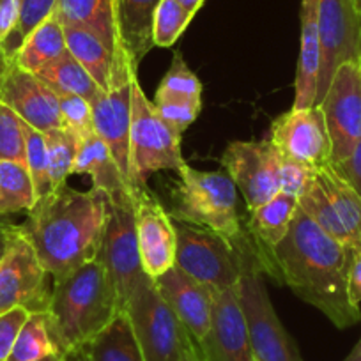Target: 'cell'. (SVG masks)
I'll list each match as a JSON object with an SVG mask.
<instances>
[{"label":"cell","mask_w":361,"mask_h":361,"mask_svg":"<svg viewBox=\"0 0 361 361\" xmlns=\"http://www.w3.org/2000/svg\"><path fill=\"white\" fill-rule=\"evenodd\" d=\"M349 255L350 248L326 234L298 207L289 232L273 253L276 282L290 287L338 329L350 328L360 319V308L349 300Z\"/></svg>","instance_id":"1"},{"label":"cell","mask_w":361,"mask_h":361,"mask_svg":"<svg viewBox=\"0 0 361 361\" xmlns=\"http://www.w3.org/2000/svg\"><path fill=\"white\" fill-rule=\"evenodd\" d=\"M106 213L105 193L94 188L78 192L64 185L37 200L20 231L55 282L98 259Z\"/></svg>","instance_id":"2"},{"label":"cell","mask_w":361,"mask_h":361,"mask_svg":"<svg viewBox=\"0 0 361 361\" xmlns=\"http://www.w3.org/2000/svg\"><path fill=\"white\" fill-rule=\"evenodd\" d=\"M48 312L69 356L112 322L121 308L99 257L71 271L64 279L55 280Z\"/></svg>","instance_id":"3"},{"label":"cell","mask_w":361,"mask_h":361,"mask_svg":"<svg viewBox=\"0 0 361 361\" xmlns=\"http://www.w3.org/2000/svg\"><path fill=\"white\" fill-rule=\"evenodd\" d=\"M239 260L238 294L257 361H305L293 336L283 328L266 289L264 271L253 253L248 235L234 243Z\"/></svg>","instance_id":"4"},{"label":"cell","mask_w":361,"mask_h":361,"mask_svg":"<svg viewBox=\"0 0 361 361\" xmlns=\"http://www.w3.org/2000/svg\"><path fill=\"white\" fill-rule=\"evenodd\" d=\"M179 186L173 192L172 220L207 228L234 245L245 232L238 213V188L225 170L204 172L190 166L179 169Z\"/></svg>","instance_id":"5"},{"label":"cell","mask_w":361,"mask_h":361,"mask_svg":"<svg viewBox=\"0 0 361 361\" xmlns=\"http://www.w3.org/2000/svg\"><path fill=\"white\" fill-rule=\"evenodd\" d=\"M180 154V135H177L156 112L144 89L133 82L130 128V183L131 188L145 186L149 176L159 170H173L185 165Z\"/></svg>","instance_id":"6"},{"label":"cell","mask_w":361,"mask_h":361,"mask_svg":"<svg viewBox=\"0 0 361 361\" xmlns=\"http://www.w3.org/2000/svg\"><path fill=\"white\" fill-rule=\"evenodd\" d=\"M99 260L117 294V303L124 312L135 290L151 276L144 271L138 252L137 225H135L133 195L130 192L109 199L105 232H103Z\"/></svg>","instance_id":"7"},{"label":"cell","mask_w":361,"mask_h":361,"mask_svg":"<svg viewBox=\"0 0 361 361\" xmlns=\"http://www.w3.org/2000/svg\"><path fill=\"white\" fill-rule=\"evenodd\" d=\"M124 312L130 317L145 361H177L193 342L152 279L135 290Z\"/></svg>","instance_id":"8"},{"label":"cell","mask_w":361,"mask_h":361,"mask_svg":"<svg viewBox=\"0 0 361 361\" xmlns=\"http://www.w3.org/2000/svg\"><path fill=\"white\" fill-rule=\"evenodd\" d=\"M173 227L177 238V267L213 293L238 287L241 269L232 243L186 221L173 220Z\"/></svg>","instance_id":"9"},{"label":"cell","mask_w":361,"mask_h":361,"mask_svg":"<svg viewBox=\"0 0 361 361\" xmlns=\"http://www.w3.org/2000/svg\"><path fill=\"white\" fill-rule=\"evenodd\" d=\"M138 68L121 48L114 59L112 76L106 90H102L90 103L94 130L103 138L119 165L124 179L130 183V128H131V94ZM131 186V183H130Z\"/></svg>","instance_id":"10"},{"label":"cell","mask_w":361,"mask_h":361,"mask_svg":"<svg viewBox=\"0 0 361 361\" xmlns=\"http://www.w3.org/2000/svg\"><path fill=\"white\" fill-rule=\"evenodd\" d=\"M48 271L18 225L8 224V245L0 259V314L11 308L43 312L50 307Z\"/></svg>","instance_id":"11"},{"label":"cell","mask_w":361,"mask_h":361,"mask_svg":"<svg viewBox=\"0 0 361 361\" xmlns=\"http://www.w3.org/2000/svg\"><path fill=\"white\" fill-rule=\"evenodd\" d=\"M319 109L331 142V163L342 165L361 138V59L336 68Z\"/></svg>","instance_id":"12"},{"label":"cell","mask_w":361,"mask_h":361,"mask_svg":"<svg viewBox=\"0 0 361 361\" xmlns=\"http://www.w3.org/2000/svg\"><path fill=\"white\" fill-rule=\"evenodd\" d=\"M319 37L321 69L315 106L324 98L336 68L361 59V18L349 0H319Z\"/></svg>","instance_id":"13"},{"label":"cell","mask_w":361,"mask_h":361,"mask_svg":"<svg viewBox=\"0 0 361 361\" xmlns=\"http://www.w3.org/2000/svg\"><path fill=\"white\" fill-rule=\"evenodd\" d=\"M221 166L245 197L248 211L269 202L280 193L276 151L267 138L228 144L221 156Z\"/></svg>","instance_id":"14"},{"label":"cell","mask_w":361,"mask_h":361,"mask_svg":"<svg viewBox=\"0 0 361 361\" xmlns=\"http://www.w3.org/2000/svg\"><path fill=\"white\" fill-rule=\"evenodd\" d=\"M269 144L279 154L317 170L331 161V142L319 106L290 109L273 121Z\"/></svg>","instance_id":"15"},{"label":"cell","mask_w":361,"mask_h":361,"mask_svg":"<svg viewBox=\"0 0 361 361\" xmlns=\"http://www.w3.org/2000/svg\"><path fill=\"white\" fill-rule=\"evenodd\" d=\"M131 195L142 266L154 280L176 266V227L170 213H166L147 186H135L131 188Z\"/></svg>","instance_id":"16"},{"label":"cell","mask_w":361,"mask_h":361,"mask_svg":"<svg viewBox=\"0 0 361 361\" xmlns=\"http://www.w3.org/2000/svg\"><path fill=\"white\" fill-rule=\"evenodd\" d=\"M0 103L37 131L47 133L62 128L59 96L37 78L36 73L25 71L15 61L4 57L0 66Z\"/></svg>","instance_id":"17"},{"label":"cell","mask_w":361,"mask_h":361,"mask_svg":"<svg viewBox=\"0 0 361 361\" xmlns=\"http://www.w3.org/2000/svg\"><path fill=\"white\" fill-rule=\"evenodd\" d=\"M197 345L207 361H257L238 287L214 294L209 331Z\"/></svg>","instance_id":"18"},{"label":"cell","mask_w":361,"mask_h":361,"mask_svg":"<svg viewBox=\"0 0 361 361\" xmlns=\"http://www.w3.org/2000/svg\"><path fill=\"white\" fill-rule=\"evenodd\" d=\"M154 283L192 338L202 342L209 331L216 293L193 280L177 266H172L166 273L154 279Z\"/></svg>","instance_id":"19"},{"label":"cell","mask_w":361,"mask_h":361,"mask_svg":"<svg viewBox=\"0 0 361 361\" xmlns=\"http://www.w3.org/2000/svg\"><path fill=\"white\" fill-rule=\"evenodd\" d=\"M298 207L300 206H298L296 197L279 193L269 202L250 211V220L246 224L248 234L246 235H248L250 245H252L253 253H255L262 271H266L267 275L275 280L276 267L273 253L289 232Z\"/></svg>","instance_id":"20"},{"label":"cell","mask_w":361,"mask_h":361,"mask_svg":"<svg viewBox=\"0 0 361 361\" xmlns=\"http://www.w3.org/2000/svg\"><path fill=\"white\" fill-rule=\"evenodd\" d=\"M301 44L294 78L293 109L315 106L319 69H321V37H319V0H301Z\"/></svg>","instance_id":"21"},{"label":"cell","mask_w":361,"mask_h":361,"mask_svg":"<svg viewBox=\"0 0 361 361\" xmlns=\"http://www.w3.org/2000/svg\"><path fill=\"white\" fill-rule=\"evenodd\" d=\"M315 177L328 197L333 218L338 227V241L347 248L361 246V195L357 190L331 161L319 166Z\"/></svg>","instance_id":"22"},{"label":"cell","mask_w":361,"mask_h":361,"mask_svg":"<svg viewBox=\"0 0 361 361\" xmlns=\"http://www.w3.org/2000/svg\"><path fill=\"white\" fill-rule=\"evenodd\" d=\"M159 0H114L117 39L135 66L154 47L152 23Z\"/></svg>","instance_id":"23"},{"label":"cell","mask_w":361,"mask_h":361,"mask_svg":"<svg viewBox=\"0 0 361 361\" xmlns=\"http://www.w3.org/2000/svg\"><path fill=\"white\" fill-rule=\"evenodd\" d=\"M69 361H145L126 312H119L98 335L78 347Z\"/></svg>","instance_id":"24"},{"label":"cell","mask_w":361,"mask_h":361,"mask_svg":"<svg viewBox=\"0 0 361 361\" xmlns=\"http://www.w3.org/2000/svg\"><path fill=\"white\" fill-rule=\"evenodd\" d=\"M73 173H87L92 180V188L105 193L106 199H116L131 190L109 145L98 133L89 135L80 142Z\"/></svg>","instance_id":"25"},{"label":"cell","mask_w":361,"mask_h":361,"mask_svg":"<svg viewBox=\"0 0 361 361\" xmlns=\"http://www.w3.org/2000/svg\"><path fill=\"white\" fill-rule=\"evenodd\" d=\"M8 361H69V350L50 312L29 315Z\"/></svg>","instance_id":"26"},{"label":"cell","mask_w":361,"mask_h":361,"mask_svg":"<svg viewBox=\"0 0 361 361\" xmlns=\"http://www.w3.org/2000/svg\"><path fill=\"white\" fill-rule=\"evenodd\" d=\"M54 15L62 25L90 30L114 54L121 50L114 20V0H57Z\"/></svg>","instance_id":"27"},{"label":"cell","mask_w":361,"mask_h":361,"mask_svg":"<svg viewBox=\"0 0 361 361\" xmlns=\"http://www.w3.org/2000/svg\"><path fill=\"white\" fill-rule=\"evenodd\" d=\"M66 51H68V47H66L64 27H62L61 20L51 13L43 23H39L27 36L15 57L9 61H15L25 71L37 73Z\"/></svg>","instance_id":"28"},{"label":"cell","mask_w":361,"mask_h":361,"mask_svg":"<svg viewBox=\"0 0 361 361\" xmlns=\"http://www.w3.org/2000/svg\"><path fill=\"white\" fill-rule=\"evenodd\" d=\"M62 27H64L66 47H68L69 54L94 78L99 89H109L116 54L90 30L75 25Z\"/></svg>","instance_id":"29"},{"label":"cell","mask_w":361,"mask_h":361,"mask_svg":"<svg viewBox=\"0 0 361 361\" xmlns=\"http://www.w3.org/2000/svg\"><path fill=\"white\" fill-rule=\"evenodd\" d=\"M36 75L41 82L47 83L59 96H80L85 102L92 103L96 96L102 92L94 78L85 71V68L69 51L41 68Z\"/></svg>","instance_id":"30"},{"label":"cell","mask_w":361,"mask_h":361,"mask_svg":"<svg viewBox=\"0 0 361 361\" xmlns=\"http://www.w3.org/2000/svg\"><path fill=\"white\" fill-rule=\"evenodd\" d=\"M36 202V188L25 163L0 161V216L29 213Z\"/></svg>","instance_id":"31"},{"label":"cell","mask_w":361,"mask_h":361,"mask_svg":"<svg viewBox=\"0 0 361 361\" xmlns=\"http://www.w3.org/2000/svg\"><path fill=\"white\" fill-rule=\"evenodd\" d=\"M48 151V172H50L51 192L66 185L69 176H73L76 152L80 147V138L66 128H55L44 133Z\"/></svg>","instance_id":"32"},{"label":"cell","mask_w":361,"mask_h":361,"mask_svg":"<svg viewBox=\"0 0 361 361\" xmlns=\"http://www.w3.org/2000/svg\"><path fill=\"white\" fill-rule=\"evenodd\" d=\"M55 4H57V0H20L18 25L0 47V54L6 61L15 57L27 36L54 13Z\"/></svg>","instance_id":"33"},{"label":"cell","mask_w":361,"mask_h":361,"mask_svg":"<svg viewBox=\"0 0 361 361\" xmlns=\"http://www.w3.org/2000/svg\"><path fill=\"white\" fill-rule=\"evenodd\" d=\"M195 16L176 0H159L152 23V43L158 48H169L183 36Z\"/></svg>","instance_id":"34"},{"label":"cell","mask_w":361,"mask_h":361,"mask_svg":"<svg viewBox=\"0 0 361 361\" xmlns=\"http://www.w3.org/2000/svg\"><path fill=\"white\" fill-rule=\"evenodd\" d=\"M156 96H170V98H185L192 102H202V82L199 76L188 68L180 51H176L170 62L169 71L159 82Z\"/></svg>","instance_id":"35"},{"label":"cell","mask_w":361,"mask_h":361,"mask_svg":"<svg viewBox=\"0 0 361 361\" xmlns=\"http://www.w3.org/2000/svg\"><path fill=\"white\" fill-rule=\"evenodd\" d=\"M25 165L34 180L37 200L51 193L50 172H48L47 138L43 131L34 130L25 123Z\"/></svg>","instance_id":"36"},{"label":"cell","mask_w":361,"mask_h":361,"mask_svg":"<svg viewBox=\"0 0 361 361\" xmlns=\"http://www.w3.org/2000/svg\"><path fill=\"white\" fill-rule=\"evenodd\" d=\"M0 161L25 163V121L0 103Z\"/></svg>","instance_id":"37"},{"label":"cell","mask_w":361,"mask_h":361,"mask_svg":"<svg viewBox=\"0 0 361 361\" xmlns=\"http://www.w3.org/2000/svg\"><path fill=\"white\" fill-rule=\"evenodd\" d=\"M154 109L163 121L176 131L183 135L199 117L202 110V102H192L185 98H170V96H154Z\"/></svg>","instance_id":"38"},{"label":"cell","mask_w":361,"mask_h":361,"mask_svg":"<svg viewBox=\"0 0 361 361\" xmlns=\"http://www.w3.org/2000/svg\"><path fill=\"white\" fill-rule=\"evenodd\" d=\"M59 110H61L62 128L75 133L80 140L96 133L94 121H92V109H90V103L85 102L83 98L61 94L59 96Z\"/></svg>","instance_id":"39"},{"label":"cell","mask_w":361,"mask_h":361,"mask_svg":"<svg viewBox=\"0 0 361 361\" xmlns=\"http://www.w3.org/2000/svg\"><path fill=\"white\" fill-rule=\"evenodd\" d=\"M276 169H279V183L280 193H286L290 197L303 195L305 190L314 183L315 169L298 163L294 159L276 152Z\"/></svg>","instance_id":"40"},{"label":"cell","mask_w":361,"mask_h":361,"mask_svg":"<svg viewBox=\"0 0 361 361\" xmlns=\"http://www.w3.org/2000/svg\"><path fill=\"white\" fill-rule=\"evenodd\" d=\"M29 315L30 312L22 307L0 314V361H8Z\"/></svg>","instance_id":"41"},{"label":"cell","mask_w":361,"mask_h":361,"mask_svg":"<svg viewBox=\"0 0 361 361\" xmlns=\"http://www.w3.org/2000/svg\"><path fill=\"white\" fill-rule=\"evenodd\" d=\"M347 289L349 300L356 308L361 305V246L350 248L349 273H347Z\"/></svg>","instance_id":"42"},{"label":"cell","mask_w":361,"mask_h":361,"mask_svg":"<svg viewBox=\"0 0 361 361\" xmlns=\"http://www.w3.org/2000/svg\"><path fill=\"white\" fill-rule=\"evenodd\" d=\"M20 20V0H0V47L11 36Z\"/></svg>","instance_id":"43"},{"label":"cell","mask_w":361,"mask_h":361,"mask_svg":"<svg viewBox=\"0 0 361 361\" xmlns=\"http://www.w3.org/2000/svg\"><path fill=\"white\" fill-rule=\"evenodd\" d=\"M335 166L361 195V138L356 144V147H354L353 154L349 156V159L343 161L342 165H335Z\"/></svg>","instance_id":"44"},{"label":"cell","mask_w":361,"mask_h":361,"mask_svg":"<svg viewBox=\"0 0 361 361\" xmlns=\"http://www.w3.org/2000/svg\"><path fill=\"white\" fill-rule=\"evenodd\" d=\"M176 2H177V4L183 6V8H185L186 11L192 13V15L195 16L197 13L200 11V8H202L206 0H176Z\"/></svg>","instance_id":"45"},{"label":"cell","mask_w":361,"mask_h":361,"mask_svg":"<svg viewBox=\"0 0 361 361\" xmlns=\"http://www.w3.org/2000/svg\"><path fill=\"white\" fill-rule=\"evenodd\" d=\"M177 361H200L199 349H197V342H195V340H193V342L190 343L188 349H186L185 353L180 354V357Z\"/></svg>","instance_id":"46"},{"label":"cell","mask_w":361,"mask_h":361,"mask_svg":"<svg viewBox=\"0 0 361 361\" xmlns=\"http://www.w3.org/2000/svg\"><path fill=\"white\" fill-rule=\"evenodd\" d=\"M6 245H8V224L0 221V259L4 255Z\"/></svg>","instance_id":"47"},{"label":"cell","mask_w":361,"mask_h":361,"mask_svg":"<svg viewBox=\"0 0 361 361\" xmlns=\"http://www.w3.org/2000/svg\"><path fill=\"white\" fill-rule=\"evenodd\" d=\"M343 361H361V338L357 340V343L353 347V350L347 354V357Z\"/></svg>","instance_id":"48"},{"label":"cell","mask_w":361,"mask_h":361,"mask_svg":"<svg viewBox=\"0 0 361 361\" xmlns=\"http://www.w3.org/2000/svg\"><path fill=\"white\" fill-rule=\"evenodd\" d=\"M349 2L353 4L354 11H356L357 15H360V18H361V0H349Z\"/></svg>","instance_id":"49"},{"label":"cell","mask_w":361,"mask_h":361,"mask_svg":"<svg viewBox=\"0 0 361 361\" xmlns=\"http://www.w3.org/2000/svg\"><path fill=\"white\" fill-rule=\"evenodd\" d=\"M197 349H199V345H197ZM199 356H200V361H207V360H206V357H204V354H202V353H200V349H199Z\"/></svg>","instance_id":"50"},{"label":"cell","mask_w":361,"mask_h":361,"mask_svg":"<svg viewBox=\"0 0 361 361\" xmlns=\"http://www.w3.org/2000/svg\"><path fill=\"white\" fill-rule=\"evenodd\" d=\"M0 66H2V54H0Z\"/></svg>","instance_id":"51"}]
</instances>
